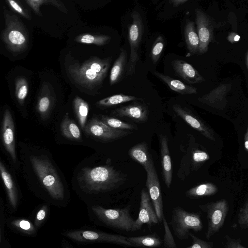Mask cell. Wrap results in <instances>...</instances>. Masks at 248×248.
I'll use <instances>...</instances> for the list:
<instances>
[{
	"mask_svg": "<svg viewBox=\"0 0 248 248\" xmlns=\"http://www.w3.org/2000/svg\"><path fill=\"white\" fill-rule=\"evenodd\" d=\"M110 63V58L101 59L94 56L82 63L72 62L69 65L67 70L77 85L91 92L102 86Z\"/></svg>",
	"mask_w": 248,
	"mask_h": 248,
	"instance_id": "6da1fadb",
	"label": "cell"
},
{
	"mask_svg": "<svg viewBox=\"0 0 248 248\" xmlns=\"http://www.w3.org/2000/svg\"><path fill=\"white\" fill-rule=\"evenodd\" d=\"M81 189L89 193L108 191L119 186L125 181V176L109 166L84 167L77 177Z\"/></svg>",
	"mask_w": 248,
	"mask_h": 248,
	"instance_id": "7a4b0ae2",
	"label": "cell"
},
{
	"mask_svg": "<svg viewBox=\"0 0 248 248\" xmlns=\"http://www.w3.org/2000/svg\"><path fill=\"white\" fill-rule=\"evenodd\" d=\"M5 28L1 38L7 48L12 53L19 54L28 48L29 43L28 31L19 18L8 11L4 12Z\"/></svg>",
	"mask_w": 248,
	"mask_h": 248,
	"instance_id": "3957f363",
	"label": "cell"
},
{
	"mask_svg": "<svg viewBox=\"0 0 248 248\" xmlns=\"http://www.w3.org/2000/svg\"><path fill=\"white\" fill-rule=\"evenodd\" d=\"M31 162L35 173L50 195L54 199H63L64 189L58 173L48 159L41 156H32Z\"/></svg>",
	"mask_w": 248,
	"mask_h": 248,
	"instance_id": "277c9868",
	"label": "cell"
},
{
	"mask_svg": "<svg viewBox=\"0 0 248 248\" xmlns=\"http://www.w3.org/2000/svg\"><path fill=\"white\" fill-rule=\"evenodd\" d=\"M170 224L175 236L181 240L188 238L190 230L199 232L203 227L199 214L187 212L180 207L173 208Z\"/></svg>",
	"mask_w": 248,
	"mask_h": 248,
	"instance_id": "5b68a950",
	"label": "cell"
},
{
	"mask_svg": "<svg viewBox=\"0 0 248 248\" xmlns=\"http://www.w3.org/2000/svg\"><path fill=\"white\" fill-rule=\"evenodd\" d=\"M132 22L128 27V38L130 45V57L126 64V73H135L136 65L139 60V49L143 33V24L140 13L134 11L131 15Z\"/></svg>",
	"mask_w": 248,
	"mask_h": 248,
	"instance_id": "8992f818",
	"label": "cell"
},
{
	"mask_svg": "<svg viewBox=\"0 0 248 248\" xmlns=\"http://www.w3.org/2000/svg\"><path fill=\"white\" fill-rule=\"evenodd\" d=\"M199 207L206 214L208 226L205 236L209 239L223 225L229 206L226 200L222 199L200 205Z\"/></svg>",
	"mask_w": 248,
	"mask_h": 248,
	"instance_id": "52a82bcc",
	"label": "cell"
},
{
	"mask_svg": "<svg viewBox=\"0 0 248 248\" xmlns=\"http://www.w3.org/2000/svg\"><path fill=\"white\" fill-rule=\"evenodd\" d=\"M92 209L97 217L105 223L116 228L131 231L135 220L131 217L129 209H106L94 205Z\"/></svg>",
	"mask_w": 248,
	"mask_h": 248,
	"instance_id": "ba28073f",
	"label": "cell"
},
{
	"mask_svg": "<svg viewBox=\"0 0 248 248\" xmlns=\"http://www.w3.org/2000/svg\"><path fill=\"white\" fill-rule=\"evenodd\" d=\"M65 235L72 240L78 242H105L133 247L132 245L127 240V237L101 232L76 230L67 232L65 233Z\"/></svg>",
	"mask_w": 248,
	"mask_h": 248,
	"instance_id": "9c48e42d",
	"label": "cell"
},
{
	"mask_svg": "<svg viewBox=\"0 0 248 248\" xmlns=\"http://www.w3.org/2000/svg\"><path fill=\"white\" fill-rule=\"evenodd\" d=\"M195 14L200 41L198 53L203 54L207 52L209 44L213 41L214 23L209 16L200 9H196Z\"/></svg>",
	"mask_w": 248,
	"mask_h": 248,
	"instance_id": "30bf717a",
	"label": "cell"
},
{
	"mask_svg": "<svg viewBox=\"0 0 248 248\" xmlns=\"http://www.w3.org/2000/svg\"><path fill=\"white\" fill-rule=\"evenodd\" d=\"M84 131L89 136L105 141H112L129 134L125 130L112 128L97 118L90 120L86 124Z\"/></svg>",
	"mask_w": 248,
	"mask_h": 248,
	"instance_id": "8fae6325",
	"label": "cell"
},
{
	"mask_svg": "<svg viewBox=\"0 0 248 248\" xmlns=\"http://www.w3.org/2000/svg\"><path fill=\"white\" fill-rule=\"evenodd\" d=\"M146 186L159 222H161L163 213V203L160 186L154 164L146 170Z\"/></svg>",
	"mask_w": 248,
	"mask_h": 248,
	"instance_id": "7c38bea8",
	"label": "cell"
},
{
	"mask_svg": "<svg viewBox=\"0 0 248 248\" xmlns=\"http://www.w3.org/2000/svg\"><path fill=\"white\" fill-rule=\"evenodd\" d=\"M158 223V220L149 193L143 189L141 192L139 216L135 220L132 231L140 230L144 224L152 225Z\"/></svg>",
	"mask_w": 248,
	"mask_h": 248,
	"instance_id": "4fadbf2b",
	"label": "cell"
},
{
	"mask_svg": "<svg viewBox=\"0 0 248 248\" xmlns=\"http://www.w3.org/2000/svg\"><path fill=\"white\" fill-rule=\"evenodd\" d=\"M174 111L186 123L205 138L216 140L215 133L212 129L192 113L188 109L176 104L172 106Z\"/></svg>",
	"mask_w": 248,
	"mask_h": 248,
	"instance_id": "5bb4252c",
	"label": "cell"
},
{
	"mask_svg": "<svg viewBox=\"0 0 248 248\" xmlns=\"http://www.w3.org/2000/svg\"><path fill=\"white\" fill-rule=\"evenodd\" d=\"M55 101V94L52 86L47 82H44L40 90L36 106V109L42 120H46L49 118Z\"/></svg>",
	"mask_w": 248,
	"mask_h": 248,
	"instance_id": "9a60e30c",
	"label": "cell"
},
{
	"mask_svg": "<svg viewBox=\"0 0 248 248\" xmlns=\"http://www.w3.org/2000/svg\"><path fill=\"white\" fill-rule=\"evenodd\" d=\"M2 140L4 146L11 156L13 161L16 163V151L15 126L12 114L8 109L4 113L2 127Z\"/></svg>",
	"mask_w": 248,
	"mask_h": 248,
	"instance_id": "2e32d148",
	"label": "cell"
},
{
	"mask_svg": "<svg viewBox=\"0 0 248 248\" xmlns=\"http://www.w3.org/2000/svg\"><path fill=\"white\" fill-rule=\"evenodd\" d=\"M232 84H220L219 86L198 99L199 101L214 108L223 109L227 101L226 98L227 93L230 91Z\"/></svg>",
	"mask_w": 248,
	"mask_h": 248,
	"instance_id": "e0dca14e",
	"label": "cell"
},
{
	"mask_svg": "<svg viewBox=\"0 0 248 248\" xmlns=\"http://www.w3.org/2000/svg\"><path fill=\"white\" fill-rule=\"evenodd\" d=\"M112 113L119 117H126L140 122H145L148 119L147 107L142 104L135 103L113 110Z\"/></svg>",
	"mask_w": 248,
	"mask_h": 248,
	"instance_id": "ac0fdd59",
	"label": "cell"
},
{
	"mask_svg": "<svg viewBox=\"0 0 248 248\" xmlns=\"http://www.w3.org/2000/svg\"><path fill=\"white\" fill-rule=\"evenodd\" d=\"M159 139L163 177L167 187L169 188L172 181V170L168 139L163 135H159Z\"/></svg>",
	"mask_w": 248,
	"mask_h": 248,
	"instance_id": "d6986e66",
	"label": "cell"
},
{
	"mask_svg": "<svg viewBox=\"0 0 248 248\" xmlns=\"http://www.w3.org/2000/svg\"><path fill=\"white\" fill-rule=\"evenodd\" d=\"M172 64L175 72L187 82L195 84L204 80L203 77L191 64L186 62L175 60L172 62Z\"/></svg>",
	"mask_w": 248,
	"mask_h": 248,
	"instance_id": "ffe728a7",
	"label": "cell"
},
{
	"mask_svg": "<svg viewBox=\"0 0 248 248\" xmlns=\"http://www.w3.org/2000/svg\"><path fill=\"white\" fill-rule=\"evenodd\" d=\"M128 154L130 157L141 165L145 170L154 164L148 146L144 142L133 146L129 150Z\"/></svg>",
	"mask_w": 248,
	"mask_h": 248,
	"instance_id": "44dd1931",
	"label": "cell"
},
{
	"mask_svg": "<svg viewBox=\"0 0 248 248\" xmlns=\"http://www.w3.org/2000/svg\"><path fill=\"white\" fill-rule=\"evenodd\" d=\"M154 74L165 83L171 90L177 93L182 94H194L197 93L196 88L186 84L179 80L173 79L156 71L154 72Z\"/></svg>",
	"mask_w": 248,
	"mask_h": 248,
	"instance_id": "7402d4cb",
	"label": "cell"
},
{
	"mask_svg": "<svg viewBox=\"0 0 248 248\" xmlns=\"http://www.w3.org/2000/svg\"><path fill=\"white\" fill-rule=\"evenodd\" d=\"M0 176L7 191L10 202L14 208H16L17 201L16 188L10 173L0 161Z\"/></svg>",
	"mask_w": 248,
	"mask_h": 248,
	"instance_id": "603a6c76",
	"label": "cell"
},
{
	"mask_svg": "<svg viewBox=\"0 0 248 248\" xmlns=\"http://www.w3.org/2000/svg\"><path fill=\"white\" fill-rule=\"evenodd\" d=\"M61 131L63 137L71 140L79 141L81 140V133L79 128L70 119L68 113L65 114L62 121Z\"/></svg>",
	"mask_w": 248,
	"mask_h": 248,
	"instance_id": "cb8c5ba5",
	"label": "cell"
},
{
	"mask_svg": "<svg viewBox=\"0 0 248 248\" xmlns=\"http://www.w3.org/2000/svg\"><path fill=\"white\" fill-rule=\"evenodd\" d=\"M184 36L189 52L193 54L198 52L200 41L193 22L189 21L186 23L184 30Z\"/></svg>",
	"mask_w": 248,
	"mask_h": 248,
	"instance_id": "d4e9b609",
	"label": "cell"
},
{
	"mask_svg": "<svg viewBox=\"0 0 248 248\" xmlns=\"http://www.w3.org/2000/svg\"><path fill=\"white\" fill-rule=\"evenodd\" d=\"M127 240L133 247L154 248L161 245L162 241L155 233L150 235L127 237Z\"/></svg>",
	"mask_w": 248,
	"mask_h": 248,
	"instance_id": "484cf974",
	"label": "cell"
},
{
	"mask_svg": "<svg viewBox=\"0 0 248 248\" xmlns=\"http://www.w3.org/2000/svg\"><path fill=\"white\" fill-rule=\"evenodd\" d=\"M127 60L126 50L122 48L110 71L109 83L111 85L116 83L121 78L127 64Z\"/></svg>",
	"mask_w": 248,
	"mask_h": 248,
	"instance_id": "4316f807",
	"label": "cell"
},
{
	"mask_svg": "<svg viewBox=\"0 0 248 248\" xmlns=\"http://www.w3.org/2000/svg\"><path fill=\"white\" fill-rule=\"evenodd\" d=\"M73 108L80 127L84 130L88 117L89 106L87 102L78 96L73 100Z\"/></svg>",
	"mask_w": 248,
	"mask_h": 248,
	"instance_id": "83f0119b",
	"label": "cell"
},
{
	"mask_svg": "<svg viewBox=\"0 0 248 248\" xmlns=\"http://www.w3.org/2000/svg\"><path fill=\"white\" fill-rule=\"evenodd\" d=\"M217 191V187L215 185L206 183L189 189L186 192V195L190 198H198L214 195Z\"/></svg>",
	"mask_w": 248,
	"mask_h": 248,
	"instance_id": "f1b7e54d",
	"label": "cell"
},
{
	"mask_svg": "<svg viewBox=\"0 0 248 248\" xmlns=\"http://www.w3.org/2000/svg\"><path fill=\"white\" fill-rule=\"evenodd\" d=\"M137 99H139L134 96L118 94L98 100L96 105L99 108H106Z\"/></svg>",
	"mask_w": 248,
	"mask_h": 248,
	"instance_id": "f546056e",
	"label": "cell"
},
{
	"mask_svg": "<svg viewBox=\"0 0 248 248\" xmlns=\"http://www.w3.org/2000/svg\"><path fill=\"white\" fill-rule=\"evenodd\" d=\"M110 37L104 34L83 33L77 36L75 41L79 43L103 46L108 44Z\"/></svg>",
	"mask_w": 248,
	"mask_h": 248,
	"instance_id": "4dcf8cb0",
	"label": "cell"
},
{
	"mask_svg": "<svg viewBox=\"0 0 248 248\" xmlns=\"http://www.w3.org/2000/svg\"><path fill=\"white\" fill-rule=\"evenodd\" d=\"M29 84L24 76L17 77L15 80V96L18 103L21 106L24 104L28 94Z\"/></svg>",
	"mask_w": 248,
	"mask_h": 248,
	"instance_id": "1f68e13d",
	"label": "cell"
},
{
	"mask_svg": "<svg viewBox=\"0 0 248 248\" xmlns=\"http://www.w3.org/2000/svg\"><path fill=\"white\" fill-rule=\"evenodd\" d=\"M100 121L109 127L115 129L132 130L135 129L136 128L135 125L125 123L118 119L106 115H102Z\"/></svg>",
	"mask_w": 248,
	"mask_h": 248,
	"instance_id": "d6a6232c",
	"label": "cell"
},
{
	"mask_svg": "<svg viewBox=\"0 0 248 248\" xmlns=\"http://www.w3.org/2000/svg\"><path fill=\"white\" fill-rule=\"evenodd\" d=\"M165 46V41L162 36H158L154 43L151 50V58L152 62L155 63L159 60Z\"/></svg>",
	"mask_w": 248,
	"mask_h": 248,
	"instance_id": "836d02e7",
	"label": "cell"
},
{
	"mask_svg": "<svg viewBox=\"0 0 248 248\" xmlns=\"http://www.w3.org/2000/svg\"><path fill=\"white\" fill-rule=\"evenodd\" d=\"M162 222H163L165 231L164 239L162 241L164 247L165 248H177L175 242L164 215L163 216Z\"/></svg>",
	"mask_w": 248,
	"mask_h": 248,
	"instance_id": "e575fe53",
	"label": "cell"
},
{
	"mask_svg": "<svg viewBox=\"0 0 248 248\" xmlns=\"http://www.w3.org/2000/svg\"><path fill=\"white\" fill-rule=\"evenodd\" d=\"M238 223L242 229L248 228V201L246 200L240 208L238 215Z\"/></svg>",
	"mask_w": 248,
	"mask_h": 248,
	"instance_id": "d590c367",
	"label": "cell"
},
{
	"mask_svg": "<svg viewBox=\"0 0 248 248\" xmlns=\"http://www.w3.org/2000/svg\"><path fill=\"white\" fill-rule=\"evenodd\" d=\"M209 158V155L205 151L195 150L192 152V160L194 166H200Z\"/></svg>",
	"mask_w": 248,
	"mask_h": 248,
	"instance_id": "8d00e7d4",
	"label": "cell"
},
{
	"mask_svg": "<svg viewBox=\"0 0 248 248\" xmlns=\"http://www.w3.org/2000/svg\"><path fill=\"white\" fill-rule=\"evenodd\" d=\"M192 239V245L186 248H214L213 242H209L201 239L191 232L189 235Z\"/></svg>",
	"mask_w": 248,
	"mask_h": 248,
	"instance_id": "74e56055",
	"label": "cell"
},
{
	"mask_svg": "<svg viewBox=\"0 0 248 248\" xmlns=\"http://www.w3.org/2000/svg\"><path fill=\"white\" fill-rule=\"evenodd\" d=\"M6 2L14 11L20 15L25 18L30 20L31 17L28 12L22 7L18 1L14 0H6Z\"/></svg>",
	"mask_w": 248,
	"mask_h": 248,
	"instance_id": "f35d334b",
	"label": "cell"
},
{
	"mask_svg": "<svg viewBox=\"0 0 248 248\" xmlns=\"http://www.w3.org/2000/svg\"><path fill=\"white\" fill-rule=\"evenodd\" d=\"M26 3L39 16H42L40 7L44 4H48V0H26Z\"/></svg>",
	"mask_w": 248,
	"mask_h": 248,
	"instance_id": "ab89813d",
	"label": "cell"
},
{
	"mask_svg": "<svg viewBox=\"0 0 248 248\" xmlns=\"http://www.w3.org/2000/svg\"><path fill=\"white\" fill-rule=\"evenodd\" d=\"M225 237L226 242L224 248H246L241 243L240 238H232L228 235H226Z\"/></svg>",
	"mask_w": 248,
	"mask_h": 248,
	"instance_id": "60d3db41",
	"label": "cell"
},
{
	"mask_svg": "<svg viewBox=\"0 0 248 248\" xmlns=\"http://www.w3.org/2000/svg\"><path fill=\"white\" fill-rule=\"evenodd\" d=\"M31 224L27 220H21L16 223V225L24 230H29L31 228Z\"/></svg>",
	"mask_w": 248,
	"mask_h": 248,
	"instance_id": "b9f144b4",
	"label": "cell"
},
{
	"mask_svg": "<svg viewBox=\"0 0 248 248\" xmlns=\"http://www.w3.org/2000/svg\"><path fill=\"white\" fill-rule=\"evenodd\" d=\"M46 207L44 206L38 212L36 218L38 221L42 220L45 218L46 215Z\"/></svg>",
	"mask_w": 248,
	"mask_h": 248,
	"instance_id": "7bdbcfd3",
	"label": "cell"
},
{
	"mask_svg": "<svg viewBox=\"0 0 248 248\" xmlns=\"http://www.w3.org/2000/svg\"><path fill=\"white\" fill-rule=\"evenodd\" d=\"M240 39V36L236 33L232 32L228 36V40L232 43L237 42Z\"/></svg>",
	"mask_w": 248,
	"mask_h": 248,
	"instance_id": "ee69618b",
	"label": "cell"
},
{
	"mask_svg": "<svg viewBox=\"0 0 248 248\" xmlns=\"http://www.w3.org/2000/svg\"><path fill=\"white\" fill-rule=\"evenodd\" d=\"M187 1V0H171L170 1V3L175 7L180 6Z\"/></svg>",
	"mask_w": 248,
	"mask_h": 248,
	"instance_id": "f6af8a7d",
	"label": "cell"
},
{
	"mask_svg": "<svg viewBox=\"0 0 248 248\" xmlns=\"http://www.w3.org/2000/svg\"><path fill=\"white\" fill-rule=\"evenodd\" d=\"M244 148L246 152L248 151V129L247 128L244 136Z\"/></svg>",
	"mask_w": 248,
	"mask_h": 248,
	"instance_id": "bcb514c9",
	"label": "cell"
},
{
	"mask_svg": "<svg viewBox=\"0 0 248 248\" xmlns=\"http://www.w3.org/2000/svg\"><path fill=\"white\" fill-rule=\"evenodd\" d=\"M245 63H246V67L247 68H248V51L246 52V54H245Z\"/></svg>",
	"mask_w": 248,
	"mask_h": 248,
	"instance_id": "7dc6e473",
	"label": "cell"
},
{
	"mask_svg": "<svg viewBox=\"0 0 248 248\" xmlns=\"http://www.w3.org/2000/svg\"></svg>",
	"mask_w": 248,
	"mask_h": 248,
	"instance_id": "c3c4849f",
	"label": "cell"
},
{
	"mask_svg": "<svg viewBox=\"0 0 248 248\" xmlns=\"http://www.w3.org/2000/svg\"><path fill=\"white\" fill-rule=\"evenodd\" d=\"M69 248V247H65V248Z\"/></svg>",
	"mask_w": 248,
	"mask_h": 248,
	"instance_id": "681fc988",
	"label": "cell"
}]
</instances>
